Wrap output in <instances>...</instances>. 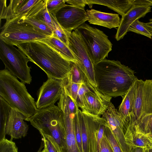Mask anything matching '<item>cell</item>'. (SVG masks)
Listing matches in <instances>:
<instances>
[{
  "instance_id": "obj_10",
  "label": "cell",
  "mask_w": 152,
  "mask_h": 152,
  "mask_svg": "<svg viewBox=\"0 0 152 152\" xmlns=\"http://www.w3.org/2000/svg\"><path fill=\"white\" fill-rule=\"evenodd\" d=\"M130 113L136 121L152 114V80H136L133 104Z\"/></svg>"
},
{
  "instance_id": "obj_45",
  "label": "cell",
  "mask_w": 152,
  "mask_h": 152,
  "mask_svg": "<svg viewBox=\"0 0 152 152\" xmlns=\"http://www.w3.org/2000/svg\"><path fill=\"white\" fill-rule=\"evenodd\" d=\"M41 152H48L46 148L45 145L44 149Z\"/></svg>"
},
{
  "instance_id": "obj_35",
  "label": "cell",
  "mask_w": 152,
  "mask_h": 152,
  "mask_svg": "<svg viewBox=\"0 0 152 152\" xmlns=\"http://www.w3.org/2000/svg\"><path fill=\"white\" fill-rule=\"evenodd\" d=\"M0 152H18V148L12 140L4 137L0 140Z\"/></svg>"
},
{
  "instance_id": "obj_28",
  "label": "cell",
  "mask_w": 152,
  "mask_h": 152,
  "mask_svg": "<svg viewBox=\"0 0 152 152\" xmlns=\"http://www.w3.org/2000/svg\"><path fill=\"white\" fill-rule=\"evenodd\" d=\"M63 80L64 88L66 92L75 102L77 104V96L82 84L69 82L65 78Z\"/></svg>"
},
{
  "instance_id": "obj_32",
  "label": "cell",
  "mask_w": 152,
  "mask_h": 152,
  "mask_svg": "<svg viewBox=\"0 0 152 152\" xmlns=\"http://www.w3.org/2000/svg\"><path fill=\"white\" fill-rule=\"evenodd\" d=\"M47 9L49 14L55 15L57 12L65 6V0H45Z\"/></svg>"
},
{
  "instance_id": "obj_44",
  "label": "cell",
  "mask_w": 152,
  "mask_h": 152,
  "mask_svg": "<svg viewBox=\"0 0 152 152\" xmlns=\"http://www.w3.org/2000/svg\"><path fill=\"white\" fill-rule=\"evenodd\" d=\"M144 152H152V148H145Z\"/></svg>"
},
{
  "instance_id": "obj_1",
  "label": "cell",
  "mask_w": 152,
  "mask_h": 152,
  "mask_svg": "<svg viewBox=\"0 0 152 152\" xmlns=\"http://www.w3.org/2000/svg\"><path fill=\"white\" fill-rule=\"evenodd\" d=\"M94 69L96 88L112 97H122L138 79L134 71L118 61L105 59Z\"/></svg>"
},
{
  "instance_id": "obj_34",
  "label": "cell",
  "mask_w": 152,
  "mask_h": 152,
  "mask_svg": "<svg viewBox=\"0 0 152 152\" xmlns=\"http://www.w3.org/2000/svg\"><path fill=\"white\" fill-rule=\"evenodd\" d=\"M42 140L48 152H61L59 145L51 136L43 134L41 135Z\"/></svg>"
},
{
  "instance_id": "obj_3",
  "label": "cell",
  "mask_w": 152,
  "mask_h": 152,
  "mask_svg": "<svg viewBox=\"0 0 152 152\" xmlns=\"http://www.w3.org/2000/svg\"><path fill=\"white\" fill-rule=\"evenodd\" d=\"M0 97L27 118L38 110L34 99L28 92L25 84L5 68L0 71Z\"/></svg>"
},
{
  "instance_id": "obj_13",
  "label": "cell",
  "mask_w": 152,
  "mask_h": 152,
  "mask_svg": "<svg viewBox=\"0 0 152 152\" xmlns=\"http://www.w3.org/2000/svg\"><path fill=\"white\" fill-rule=\"evenodd\" d=\"M64 88L63 80L48 77L39 91L36 102L38 110L55 105L60 99Z\"/></svg>"
},
{
  "instance_id": "obj_22",
  "label": "cell",
  "mask_w": 152,
  "mask_h": 152,
  "mask_svg": "<svg viewBox=\"0 0 152 152\" xmlns=\"http://www.w3.org/2000/svg\"><path fill=\"white\" fill-rule=\"evenodd\" d=\"M48 45L66 60L73 63L77 61L68 46L53 35L40 40Z\"/></svg>"
},
{
  "instance_id": "obj_14",
  "label": "cell",
  "mask_w": 152,
  "mask_h": 152,
  "mask_svg": "<svg viewBox=\"0 0 152 152\" xmlns=\"http://www.w3.org/2000/svg\"><path fill=\"white\" fill-rule=\"evenodd\" d=\"M111 98L94 87L84 95L81 109L85 110L90 114L100 116L108 108Z\"/></svg>"
},
{
  "instance_id": "obj_2",
  "label": "cell",
  "mask_w": 152,
  "mask_h": 152,
  "mask_svg": "<svg viewBox=\"0 0 152 152\" xmlns=\"http://www.w3.org/2000/svg\"><path fill=\"white\" fill-rule=\"evenodd\" d=\"M16 46L30 61L41 69L48 77L63 80L71 70L73 62L65 59L41 41L26 42Z\"/></svg>"
},
{
  "instance_id": "obj_23",
  "label": "cell",
  "mask_w": 152,
  "mask_h": 152,
  "mask_svg": "<svg viewBox=\"0 0 152 152\" xmlns=\"http://www.w3.org/2000/svg\"><path fill=\"white\" fill-rule=\"evenodd\" d=\"M135 82L122 97V100L119 107L118 113L121 117L125 120L129 119V113L132 111L134 102Z\"/></svg>"
},
{
  "instance_id": "obj_43",
  "label": "cell",
  "mask_w": 152,
  "mask_h": 152,
  "mask_svg": "<svg viewBox=\"0 0 152 152\" xmlns=\"http://www.w3.org/2000/svg\"><path fill=\"white\" fill-rule=\"evenodd\" d=\"M44 147V144L43 141L42 140L40 147L37 152H41L43 148Z\"/></svg>"
},
{
  "instance_id": "obj_17",
  "label": "cell",
  "mask_w": 152,
  "mask_h": 152,
  "mask_svg": "<svg viewBox=\"0 0 152 152\" xmlns=\"http://www.w3.org/2000/svg\"><path fill=\"white\" fill-rule=\"evenodd\" d=\"M125 138L130 150L134 147L152 148V136L144 133L139 129L135 123L134 116L131 113Z\"/></svg>"
},
{
  "instance_id": "obj_30",
  "label": "cell",
  "mask_w": 152,
  "mask_h": 152,
  "mask_svg": "<svg viewBox=\"0 0 152 152\" xmlns=\"http://www.w3.org/2000/svg\"><path fill=\"white\" fill-rule=\"evenodd\" d=\"M131 31L152 39V35L144 24V23L137 20L129 26L128 32Z\"/></svg>"
},
{
  "instance_id": "obj_42",
  "label": "cell",
  "mask_w": 152,
  "mask_h": 152,
  "mask_svg": "<svg viewBox=\"0 0 152 152\" xmlns=\"http://www.w3.org/2000/svg\"><path fill=\"white\" fill-rule=\"evenodd\" d=\"M145 149L140 147H134L130 149L129 152H144Z\"/></svg>"
},
{
  "instance_id": "obj_36",
  "label": "cell",
  "mask_w": 152,
  "mask_h": 152,
  "mask_svg": "<svg viewBox=\"0 0 152 152\" xmlns=\"http://www.w3.org/2000/svg\"><path fill=\"white\" fill-rule=\"evenodd\" d=\"M94 87L89 82L82 84L79 91L77 102L79 107L82 109L83 107V99L85 94L91 90ZM96 88V87H95Z\"/></svg>"
},
{
  "instance_id": "obj_15",
  "label": "cell",
  "mask_w": 152,
  "mask_h": 152,
  "mask_svg": "<svg viewBox=\"0 0 152 152\" xmlns=\"http://www.w3.org/2000/svg\"><path fill=\"white\" fill-rule=\"evenodd\" d=\"M64 124L65 143L61 152H80L76 138L74 119L77 113L71 110L66 103L61 104Z\"/></svg>"
},
{
  "instance_id": "obj_38",
  "label": "cell",
  "mask_w": 152,
  "mask_h": 152,
  "mask_svg": "<svg viewBox=\"0 0 152 152\" xmlns=\"http://www.w3.org/2000/svg\"><path fill=\"white\" fill-rule=\"evenodd\" d=\"M101 152H114L106 137L103 135L100 142Z\"/></svg>"
},
{
  "instance_id": "obj_12",
  "label": "cell",
  "mask_w": 152,
  "mask_h": 152,
  "mask_svg": "<svg viewBox=\"0 0 152 152\" xmlns=\"http://www.w3.org/2000/svg\"><path fill=\"white\" fill-rule=\"evenodd\" d=\"M102 116V117L106 121L123 152H129L130 148L126 143L125 138L129 120L123 119L111 102Z\"/></svg>"
},
{
  "instance_id": "obj_24",
  "label": "cell",
  "mask_w": 152,
  "mask_h": 152,
  "mask_svg": "<svg viewBox=\"0 0 152 152\" xmlns=\"http://www.w3.org/2000/svg\"><path fill=\"white\" fill-rule=\"evenodd\" d=\"M11 109L10 105L0 97V140L5 137V128Z\"/></svg>"
},
{
  "instance_id": "obj_33",
  "label": "cell",
  "mask_w": 152,
  "mask_h": 152,
  "mask_svg": "<svg viewBox=\"0 0 152 152\" xmlns=\"http://www.w3.org/2000/svg\"><path fill=\"white\" fill-rule=\"evenodd\" d=\"M32 17L43 22L53 31L52 19L46 7V1L44 7Z\"/></svg>"
},
{
  "instance_id": "obj_4",
  "label": "cell",
  "mask_w": 152,
  "mask_h": 152,
  "mask_svg": "<svg viewBox=\"0 0 152 152\" xmlns=\"http://www.w3.org/2000/svg\"><path fill=\"white\" fill-rule=\"evenodd\" d=\"M25 121L30 122L41 135L52 137L59 145L61 151L64 147L65 134L63 115L58 106L54 105L38 110L35 114Z\"/></svg>"
},
{
  "instance_id": "obj_20",
  "label": "cell",
  "mask_w": 152,
  "mask_h": 152,
  "mask_svg": "<svg viewBox=\"0 0 152 152\" xmlns=\"http://www.w3.org/2000/svg\"><path fill=\"white\" fill-rule=\"evenodd\" d=\"M88 21L90 24L98 25L109 29L118 28L121 19L116 14L104 12L94 9L86 11Z\"/></svg>"
},
{
  "instance_id": "obj_7",
  "label": "cell",
  "mask_w": 152,
  "mask_h": 152,
  "mask_svg": "<svg viewBox=\"0 0 152 152\" xmlns=\"http://www.w3.org/2000/svg\"><path fill=\"white\" fill-rule=\"evenodd\" d=\"M77 30L94 64L107 57L113 45L103 31L85 23Z\"/></svg>"
},
{
  "instance_id": "obj_31",
  "label": "cell",
  "mask_w": 152,
  "mask_h": 152,
  "mask_svg": "<svg viewBox=\"0 0 152 152\" xmlns=\"http://www.w3.org/2000/svg\"><path fill=\"white\" fill-rule=\"evenodd\" d=\"M103 135L107 138L114 152H123L107 123L105 127Z\"/></svg>"
},
{
  "instance_id": "obj_39",
  "label": "cell",
  "mask_w": 152,
  "mask_h": 152,
  "mask_svg": "<svg viewBox=\"0 0 152 152\" xmlns=\"http://www.w3.org/2000/svg\"><path fill=\"white\" fill-rule=\"evenodd\" d=\"M67 3L74 6L85 8L86 4V0H65Z\"/></svg>"
},
{
  "instance_id": "obj_11",
  "label": "cell",
  "mask_w": 152,
  "mask_h": 152,
  "mask_svg": "<svg viewBox=\"0 0 152 152\" xmlns=\"http://www.w3.org/2000/svg\"><path fill=\"white\" fill-rule=\"evenodd\" d=\"M55 17L64 32L69 33L88 20L85 8L67 4L57 12Z\"/></svg>"
},
{
  "instance_id": "obj_5",
  "label": "cell",
  "mask_w": 152,
  "mask_h": 152,
  "mask_svg": "<svg viewBox=\"0 0 152 152\" xmlns=\"http://www.w3.org/2000/svg\"><path fill=\"white\" fill-rule=\"evenodd\" d=\"M80 128L83 152H101L100 142L107 123L100 116L84 109L77 112Z\"/></svg>"
},
{
  "instance_id": "obj_29",
  "label": "cell",
  "mask_w": 152,
  "mask_h": 152,
  "mask_svg": "<svg viewBox=\"0 0 152 152\" xmlns=\"http://www.w3.org/2000/svg\"><path fill=\"white\" fill-rule=\"evenodd\" d=\"M50 15L52 19L53 25V35L68 46V43L67 37L57 22L55 15L50 14Z\"/></svg>"
},
{
  "instance_id": "obj_27",
  "label": "cell",
  "mask_w": 152,
  "mask_h": 152,
  "mask_svg": "<svg viewBox=\"0 0 152 152\" xmlns=\"http://www.w3.org/2000/svg\"><path fill=\"white\" fill-rule=\"evenodd\" d=\"M15 19L32 25L49 36L53 34V30L49 26L43 22L34 18L31 17L24 19Z\"/></svg>"
},
{
  "instance_id": "obj_26",
  "label": "cell",
  "mask_w": 152,
  "mask_h": 152,
  "mask_svg": "<svg viewBox=\"0 0 152 152\" xmlns=\"http://www.w3.org/2000/svg\"><path fill=\"white\" fill-rule=\"evenodd\" d=\"M134 118L135 124L141 131L152 136V114L147 115L137 121L134 117Z\"/></svg>"
},
{
  "instance_id": "obj_9",
  "label": "cell",
  "mask_w": 152,
  "mask_h": 152,
  "mask_svg": "<svg viewBox=\"0 0 152 152\" xmlns=\"http://www.w3.org/2000/svg\"><path fill=\"white\" fill-rule=\"evenodd\" d=\"M68 46L76 58V63L86 76L89 82L96 88L94 64L77 29L71 33L64 32Z\"/></svg>"
},
{
  "instance_id": "obj_8",
  "label": "cell",
  "mask_w": 152,
  "mask_h": 152,
  "mask_svg": "<svg viewBox=\"0 0 152 152\" xmlns=\"http://www.w3.org/2000/svg\"><path fill=\"white\" fill-rule=\"evenodd\" d=\"M0 58L12 75L25 84H30L31 68L28 65L30 61L21 51L0 39Z\"/></svg>"
},
{
  "instance_id": "obj_37",
  "label": "cell",
  "mask_w": 152,
  "mask_h": 152,
  "mask_svg": "<svg viewBox=\"0 0 152 152\" xmlns=\"http://www.w3.org/2000/svg\"><path fill=\"white\" fill-rule=\"evenodd\" d=\"M77 112L75 114L74 119L75 134L76 141L80 152H83L81 129L79 122Z\"/></svg>"
},
{
  "instance_id": "obj_16",
  "label": "cell",
  "mask_w": 152,
  "mask_h": 152,
  "mask_svg": "<svg viewBox=\"0 0 152 152\" xmlns=\"http://www.w3.org/2000/svg\"><path fill=\"white\" fill-rule=\"evenodd\" d=\"M40 0H11L8 6L6 0H0V19H10L26 14Z\"/></svg>"
},
{
  "instance_id": "obj_25",
  "label": "cell",
  "mask_w": 152,
  "mask_h": 152,
  "mask_svg": "<svg viewBox=\"0 0 152 152\" xmlns=\"http://www.w3.org/2000/svg\"><path fill=\"white\" fill-rule=\"evenodd\" d=\"M65 79L68 81L81 84L89 82L80 67L76 63L73 62L70 71Z\"/></svg>"
},
{
  "instance_id": "obj_18",
  "label": "cell",
  "mask_w": 152,
  "mask_h": 152,
  "mask_svg": "<svg viewBox=\"0 0 152 152\" xmlns=\"http://www.w3.org/2000/svg\"><path fill=\"white\" fill-rule=\"evenodd\" d=\"M27 118L16 109H11L6 126L5 134L10 136V140L25 137L27 134L28 126L24 121Z\"/></svg>"
},
{
  "instance_id": "obj_19",
  "label": "cell",
  "mask_w": 152,
  "mask_h": 152,
  "mask_svg": "<svg viewBox=\"0 0 152 152\" xmlns=\"http://www.w3.org/2000/svg\"><path fill=\"white\" fill-rule=\"evenodd\" d=\"M151 7L143 5H134L122 17L115 38L117 41L123 38L131 24L137 20L145 17L151 11Z\"/></svg>"
},
{
  "instance_id": "obj_6",
  "label": "cell",
  "mask_w": 152,
  "mask_h": 152,
  "mask_svg": "<svg viewBox=\"0 0 152 152\" xmlns=\"http://www.w3.org/2000/svg\"><path fill=\"white\" fill-rule=\"evenodd\" d=\"M1 29L0 39L13 46L41 40L49 36L32 25L15 18L6 20Z\"/></svg>"
},
{
  "instance_id": "obj_21",
  "label": "cell",
  "mask_w": 152,
  "mask_h": 152,
  "mask_svg": "<svg viewBox=\"0 0 152 152\" xmlns=\"http://www.w3.org/2000/svg\"><path fill=\"white\" fill-rule=\"evenodd\" d=\"M134 0H86V4L90 8L94 4H97L107 7L118 13L122 17L134 6Z\"/></svg>"
},
{
  "instance_id": "obj_41",
  "label": "cell",
  "mask_w": 152,
  "mask_h": 152,
  "mask_svg": "<svg viewBox=\"0 0 152 152\" xmlns=\"http://www.w3.org/2000/svg\"><path fill=\"white\" fill-rule=\"evenodd\" d=\"M144 24L152 35V18L150 19L148 22L144 23Z\"/></svg>"
},
{
  "instance_id": "obj_40",
  "label": "cell",
  "mask_w": 152,
  "mask_h": 152,
  "mask_svg": "<svg viewBox=\"0 0 152 152\" xmlns=\"http://www.w3.org/2000/svg\"><path fill=\"white\" fill-rule=\"evenodd\" d=\"M134 5H143L149 7L152 6V0H134Z\"/></svg>"
}]
</instances>
